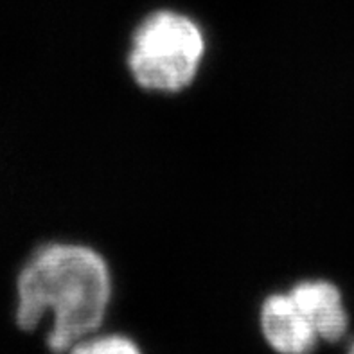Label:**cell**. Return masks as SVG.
I'll return each mask as SVG.
<instances>
[{
    "label": "cell",
    "mask_w": 354,
    "mask_h": 354,
    "mask_svg": "<svg viewBox=\"0 0 354 354\" xmlns=\"http://www.w3.org/2000/svg\"><path fill=\"white\" fill-rule=\"evenodd\" d=\"M112 299V272L97 250L77 243H47L18 272L15 320L31 333L50 317L45 347L50 354H65L76 342L101 331Z\"/></svg>",
    "instance_id": "1"
},
{
    "label": "cell",
    "mask_w": 354,
    "mask_h": 354,
    "mask_svg": "<svg viewBox=\"0 0 354 354\" xmlns=\"http://www.w3.org/2000/svg\"><path fill=\"white\" fill-rule=\"evenodd\" d=\"M205 49V35L196 20L173 9H158L135 27L128 68L140 88L176 94L193 85Z\"/></svg>",
    "instance_id": "2"
},
{
    "label": "cell",
    "mask_w": 354,
    "mask_h": 354,
    "mask_svg": "<svg viewBox=\"0 0 354 354\" xmlns=\"http://www.w3.org/2000/svg\"><path fill=\"white\" fill-rule=\"evenodd\" d=\"M259 331L274 354H315L319 333L290 292L270 293L259 306Z\"/></svg>",
    "instance_id": "3"
},
{
    "label": "cell",
    "mask_w": 354,
    "mask_h": 354,
    "mask_svg": "<svg viewBox=\"0 0 354 354\" xmlns=\"http://www.w3.org/2000/svg\"><path fill=\"white\" fill-rule=\"evenodd\" d=\"M290 295L311 320L322 344H338L349 331V313L337 284L326 279H306L293 284Z\"/></svg>",
    "instance_id": "4"
},
{
    "label": "cell",
    "mask_w": 354,
    "mask_h": 354,
    "mask_svg": "<svg viewBox=\"0 0 354 354\" xmlns=\"http://www.w3.org/2000/svg\"><path fill=\"white\" fill-rule=\"evenodd\" d=\"M65 354H144V349L124 333L95 331L76 342Z\"/></svg>",
    "instance_id": "5"
},
{
    "label": "cell",
    "mask_w": 354,
    "mask_h": 354,
    "mask_svg": "<svg viewBox=\"0 0 354 354\" xmlns=\"http://www.w3.org/2000/svg\"><path fill=\"white\" fill-rule=\"evenodd\" d=\"M347 354H354V342H353V344H351V347H349V351H347Z\"/></svg>",
    "instance_id": "6"
}]
</instances>
